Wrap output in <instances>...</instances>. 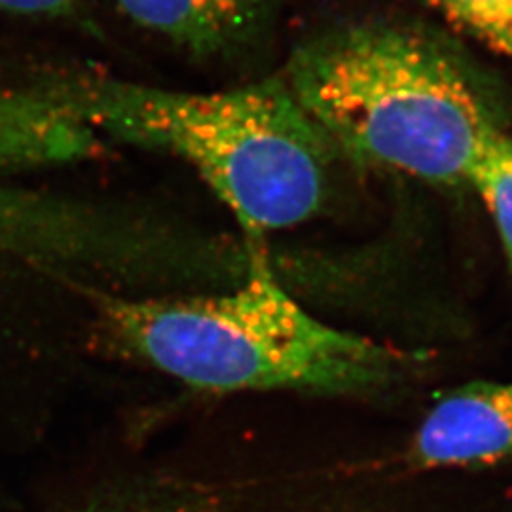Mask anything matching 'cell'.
I'll list each match as a JSON object with an SVG mask.
<instances>
[{"label":"cell","mask_w":512,"mask_h":512,"mask_svg":"<svg viewBox=\"0 0 512 512\" xmlns=\"http://www.w3.org/2000/svg\"><path fill=\"white\" fill-rule=\"evenodd\" d=\"M236 285L211 294L95 293L110 342L198 391L365 395L401 374L395 351L330 327L281 285L260 243Z\"/></svg>","instance_id":"3957f363"},{"label":"cell","mask_w":512,"mask_h":512,"mask_svg":"<svg viewBox=\"0 0 512 512\" xmlns=\"http://www.w3.org/2000/svg\"><path fill=\"white\" fill-rule=\"evenodd\" d=\"M283 78L340 158L427 184H467L505 133L458 57L401 23L325 29L294 48Z\"/></svg>","instance_id":"7a4b0ae2"},{"label":"cell","mask_w":512,"mask_h":512,"mask_svg":"<svg viewBox=\"0 0 512 512\" xmlns=\"http://www.w3.org/2000/svg\"><path fill=\"white\" fill-rule=\"evenodd\" d=\"M283 0H114L124 18L200 59L247 54Z\"/></svg>","instance_id":"5b68a950"},{"label":"cell","mask_w":512,"mask_h":512,"mask_svg":"<svg viewBox=\"0 0 512 512\" xmlns=\"http://www.w3.org/2000/svg\"><path fill=\"white\" fill-rule=\"evenodd\" d=\"M467 184L492 215L512 270V137L507 131L480 154Z\"/></svg>","instance_id":"8992f818"},{"label":"cell","mask_w":512,"mask_h":512,"mask_svg":"<svg viewBox=\"0 0 512 512\" xmlns=\"http://www.w3.org/2000/svg\"><path fill=\"white\" fill-rule=\"evenodd\" d=\"M40 86L99 137L192 165L249 239L300 226L329 202L340 154L283 76L209 93L90 73Z\"/></svg>","instance_id":"6da1fadb"},{"label":"cell","mask_w":512,"mask_h":512,"mask_svg":"<svg viewBox=\"0 0 512 512\" xmlns=\"http://www.w3.org/2000/svg\"><path fill=\"white\" fill-rule=\"evenodd\" d=\"M463 33L512 59V0H423Z\"/></svg>","instance_id":"52a82bcc"},{"label":"cell","mask_w":512,"mask_h":512,"mask_svg":"<svg viewBox=\"0 0 512 512\" xmlns=\"http://www.w3.org/2000/svg\"><path fill=\"white\" fill-rule=\"evenodd\" d=\"M82 0H0V14L27 18H63L73 14Z\"/></svg>","instance_id":"ba28073f"},{"label":"cell","mask_w":512,"mask_h":512,"mask_svg":"<svg viewBox=\"0 0 512 512\" xmlns=\"http://www.w3.org/2000/svg\"><path fill=\"white\" fill-rule=\"evenodd\" d=\"M512 459V380L473 382L446 393L412 442L425 469L486 467Z\"/></svg>","instance_id":"277c9868"}]
</instances>
